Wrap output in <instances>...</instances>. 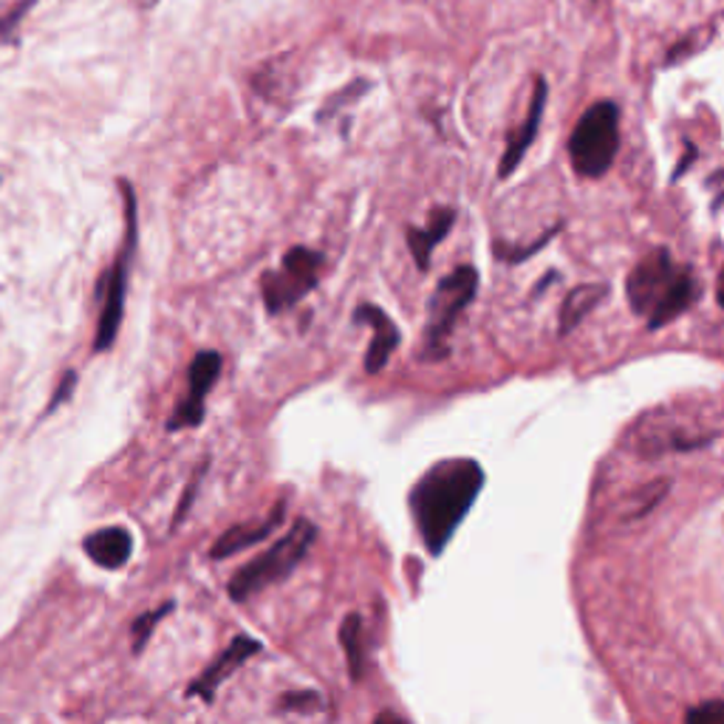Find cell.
<instances>
[{
  "label": "cell",
  "mask_w": 724,
  "mask_h": 724,
  "mask_svg": "<svg viewBox=\"0 0 724 724\" xmlns=\"http://www.w3.org/2000/svg\"><path fill=\"white\" fill-rule=\"evenodd\" d=\"M283 518H286V501H277L275 506H272V513L266 515V518L261 521H252V524H238V526H230L224 535H221L216 544H212V558H232L235 552L241 549H250V546L261 544V541L270 538L272 533H275L277 526L283 524Z\"/></svg>",
  "instance_id": "cell-10"
},
{
  "label": "cell",
  "mask_w": 724,
  "mask_h": 724,
  "mask_svg": "<svg viewBox=\"0 0 724 724\" xmlns=\"http://www.w3.org/2000/svg\"><path fill=\"white\" fill-rule=\"evenodd\" d=\"M606 292H609V288L602 286V283H591V286L571 288L569 297H566L564 306H560V326H558V332L560 334L575 332V328L580 326V323H584V317H589L591 312H595V308L600 306L602 297H606Z\"/></svg>",
  "instance_id": "cell-15"
},
{
  "label": "cell",
  "mask_w": 724,
  "mask_h": 724,
  "mask_svg": "<svg viewBox=\"0 0 724 724\" xmlns=\"http://www.w3.org/2000/svg\"><path fill=\"white\" fill-rule=\"evenodd\" d=\"M315 538H317V526L306 518H297L295 524H292V529H288L277 544H272L270 549L261 552L255 560H250L244 569L232 577L230 580L232 600L244 602L250 600L252 595H258V591L270 589L272 584L286 580V577L297 569V564L306 558L312 544H315Z\"/></svg>",
  "instance_id": "cell-3"
},
{
  "label": "cell",
  "mask_w": 724,
  "mask_h": 724,
  "mask_svg": "<svg viewBox=\"0 0 724 724\" xmlns=\"http://www.w3.org/2000/svg\"><path fill=\"white\" fill-rule=\"evenodd\" d=\"M34 3H38V0H20V3H14V7L0 18V45L12 43L14 34H18V27L23 23V18H27Z\"/></svg>",
  "instance_id": "cell-19"
},
{
  "label": "cell",
  "mask_w": 724,
  "mask_h": 724,
  "mask_svg": "<svg viewBox=\"0 0 724 724\" xmlns=\"http://www.w3.org/2000/svg\"><path fill=\"white\" fill-rule=\"evenodd\" d=\"M484 487V470L473 459H448L419 479L410 493V510L430 555H442L470 506Z\"/></svg>",
  "instance_id": "cell-1"
},
{
  "label": "cell",
  "mask_w": 724,
  "mask_h": 724,
  "mask_svg": "<svg viewBox=\"0 0 724 724\" xmlns=\"http://www.w3.org/2000/svg\"><path fill=\"white\" fill-rule=\"evenodd\" d=\"M221 368H224V359H221L219 351H199L192 357L190 371H187V394L176 405L174 417L167 419V430L170 433L201 424V419H204V399L212 391V385L219 382Z\"/></svg>",
  "instance_id": "cell-8"
},
{
  "label": "cell",
  "mask_w": 724,
  "mask_h": 724,
  "mask_svg": "<svg viewBox=\"0 0 724 724\" xmlns=\"http://www.w3.org/2000/svg\"><path fill=\"white\" fill-rule=\"evenodd\" d=\"M170 611H174V602H165V606H159L156 611H148V615H141L139 620L134 622V629H130L134 631V654H141V648L148 646L150 634H154L156 622L165 620Z\"/></svg>",
  "instance_id": "cell-17"
},
{
  "label": "cell",
  "mask_w": 724,
  "mask_h": 724,
  "mask_svg": "<svg viewBox=\"0 0 724 724\" xmlns=\"http://www.w3.org/2000/svg\"><path fill=\"white\" fill-rule=\"evenodd\" d=\"M453 221H455V210H450V207H439V210L430 212L428 227H410L408 230L410 255H413V261H417V266L422 272L430 266V255H433L439 241L448 235Z\"/></svg>",
  "instance_id": "cell-14"
},
{
  "label": "cell",
  "mask_w": 724,
  "mask_h": 724,
  "mask_svg": "<svg viewBox=\"0 0 724 724\" xmlns=\"http://www.w3.org/2000/svg\"><path fill=\"white\" fill-rule=\"evenodd\" d=\"M83 549L96 566L119 569V566L128 564L130 552H134V538L123 526H105V529H96L83 541Z\"/></svg>",
  "instance_id": "cell-13"
},
{
  "label": "cell",
  "mask_w": 724,
  "mask_h": 724,
  "mask_svg": "<svg viewBox=\"0 0 724 724\" xmlns=\"http://www.w3.org/2000/svg\"><path fill=\"white\" fill-rule=\"evenodd\" d=\"M711 187L713 190H718L716 199H713V204L722 207L724 204V170H718V174L711 176Z\"/></svg>",
  "instance_id": "cell-22"
},
{
  "label": "cell",
  "mask_w": 724,
  "mask_h": 724,
  "mask_svg": "<svg viewBox=\"0 0 724 724\" xmlns=\"http://www.w3.org/2000/svg\"><path fill=\"white\" fill-rule=\"evenodd\" d=\"M283 711L295 713H321L323 711V696L315 691H292L281 696Z\"/></svg>",
  "instance_id": "cell-18"
},
{
  "label": "cell",
  "mask_w": 724,
  "mask_h": 724,
  "mask_svg": "<svg viewBox=\"0 0 724 724\" xmlns=\"http://www.w3.org/2000/svg\"><path fill=\"white\" fill-rule=\"evenodd\" d=\"M74 385H77V374L65 371V377L60 379V388H57V391H54V397L49 399V408H45V413H52V410L57 408V405H63L65 399H69L71 394H74Z\"/></svg>",
  "instance_id": "cell-21"
},
{
  "label": "cell",
  "mask_w": 724,
  "mask_h": 724,
  "mask_svg": "<svg viewBox=\"0 0 724 724\" xmlns=\"http://www.w3.org/2000/svg\"><path fill=\"white\" fill-rule=\"evenodd\" d=\"M688 722H693V724H724V702H722V699H713V702H705V705L693 707V711H688Z\"/></svg>",
  "instance_id": "cell-20"
},
{
  "label": "cell",
  "mask_w": 724,
  "mask_h": 724,
  "mask_svg": "<svg viewBox=\"0 0 724 724\" xmlns=\"http://www.w3.org/2000/svg\"><path fill=\"white\" fill-rule=\"evenodd\" d=\"M479 292V272L475 266H459L442 277L428 303V328H424L422 357L442 359L448 354V340L464 308L475 301Z\"/></svg>",
  "instance_id": "cell-5"
},
{
  "label": "cell",
  "mask_w": 724,
  "mask_h": 724,
  "mask_svg": "<svg viewBox=\"0 0 724 724\" xmlns=\"http://www.w3.org/2000/svg\"><path fill=\"white\" fill-rule=\"evenodd\" d=\"M323 263H326V258H323L321 252L308 250V246H292V250L283 255L281 270L263 275L261 297L272 315L301 303L303 297L317 286Z\"/></svg>",
  "instance_id": "cell-7"
},
{
  "label": "cell",
  "mask_w": 724,
  "mask_h": 724,
  "mask_svg": "<svg viewBox=\"0 0 724 724\" xmlns=\"http://www.w3.org/2000/svg\"><path fill=\"white\" fill-rule=\"evenodd\" d=\"M258 651H261V642L250 640V637H235V640L227 646L224 654L216 657V662L201 673L199 680L192 682L190 696H201L204 702H212V699H216V691L230 680V673L235 671V668L244 665V662L250 660V657H255Z\"/></svg>",
  "instance_id": "cell-9"
},
{
  "label": "cell",
  "mask_w": 724,
  "mask_h": 724,
  "mask_svg": "<svg viewBox=\"0 0 724 724\" xmlns=\"http://www.w3.org/2000/svg\"><path fill=\"white\" fill-rule=\"evenodd\" d=\"M716 297H718V306H724V270H722V275H718V283H716Z\"/></svg>",
  "instance_id": "cell-23"
},
{
  "label": "cell",
  "mask_w": 724,
  "mask_h": 724,
  "mask_svg": "<svg viewBox=\"0 0 724 724\" xmlns=\"http://www.w3.org/2000/svg\"><path fill=\"white\" fill-rule=\"evenodd\" d=\"M119 190L125 196V212H128V238H125L123 252L111 266L108 277L103 281V308H99V321H96L94 334V351H108L114 346L116 334H119V323L125 315V286H128V263L130 252L136 244V199L134 190L125 179H119Z\"/></svg>",
  "instance_id": "cell-6"
},
{
  "label": "cell",
  "mask_w": 724,
  "mask_h": 724,
  "mask_svg": "<svg viewBox=\"0 0 724 724\" xmlns=\"http://www.w3.org/2000/svg\"><path fill=\"white\" fill-rule=\"evenodd\" d=\"M139 3H141V7H154L156 0H139Z\"/></svg>",
  "instance_id": "cell-24"
},
{
  "label": "cell",
  "mask_w": 724,
  "mask_h": 724,
  "mask_svg": "<svg viewBox=\"0 0 724 724\" xmlns=\"http://www.w3.org/2000/svg\"><path fill=\"white\" fill-rule=\"evenodd\" d=\"M354 321L368 323V326L374 328L371 346H368V351H366V371L379 374L385 366H388V359H391V354L397 351V346H399L397 323L385 315L379 306H371V303L359 306L357 315H354Z\"/></svg>",
  "instance_id": "cell-11"
},
{
  "label": "cell",
  "mask_w": 724,
  "mask_h": 724,
  "mask_svg": "<svg viewBox=\"0 0 724 724\" xmlns=\"http://www.w3.org/2000/svg\"><path fill=\"white\" fill-rule=\"evenodd\" d=\"M620 150V111L615 103H595L569 136V159L575 174L584 179H600L609 174Z\"/></svg>",
  "instance_id": "cell-4"
},
{
  "label": "cell",
  "mask_w": 724,
  "mask_h": 724,
  "mask_svg": "<svg viewBox=\"0 0 724 724\" xmlns=\"http://www.w3.org/2000/svg\"><path fill=\"white\" fill-rule=\"evenodd\" d=\"M629 306L646 317L648 328L668 326L699 301V281L691 266L676 263L668 250H651L626 281Z\"/></svg>",
  "instance_id": "cell-2"
},
{
  "label": "cell",
  "mask_w": 724,
  "mask_h": 724,
  "mask_svg": "<svg viewBox=\"0 0 724 724\" xmlns=\"http://www.w3.org/2000/svg\"><path fill=\"white\" fill-rule=\"evenodd\" d=\"M544 108H546V80L538 77L535 83V94H533V105H529V114H526L524 125L510 136V145L504 150V159H501L499 167V179H506V176H513L515 167L524 161L526 150L533 148L535 136H538L541 119H544Z\"/></svg>",
  "instance_id": "cell-12"
},
{
  "label": "cell",
  "mask_w": 724,
  "mask_h": 724,
  "mask_svg": "<svg viewBox=\"0 0 724 724\" xmlns=\"http://www.w3.org/2000/svg\"><path fill=\"white\" fill-rule=\"evenodd\" d=\"M340 646L346 651L348 673L351 680L359 682L366 673V634H363V617L348 615L340 626Z\"/></svg>",
  "instance_id": "cell-16"
}]
</instances>
